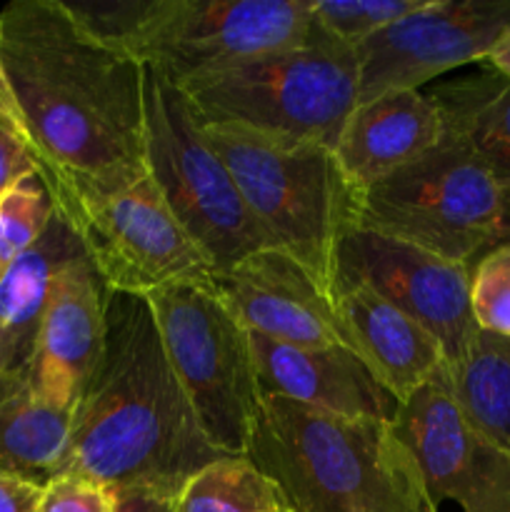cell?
I'll list each match as a JSON object with an SVG mask.
<instances>
[{"label":"cell","instance_id":"1","mask_svg":"<svg viewBox=\"0 0 510 512\" xmlns=\"http://www.w3.org/2000/svg\"><path fill=\"white\" fill-rule=\"evenodd\" d=\"M0 63L55 205L110 195L145 170V65L73 3L15 0Z\"/></svg>","mask_w":510,"mask_h":512},{"label":"cell","instance_id":"2","mask_svg":"<svg viewBox=\"0 0 510 512\" xmlns=\"http://www.w3.org/2000/svg\"><path fill=\"white\" fill-rule=\"evenodd\" d=\"M218 458L228 455L200 430L150 300L108 293L103 350L85 380L68 448L53 475H83L113 490L178 493Z\"/></svg>","mask_w":510,"mask_h":512},{"label":"cell","instance_id":"3","mask_svg":"<svg viewBox=\"0 0 510 512\" xmlns=\"http://www.w3.org/2000/svg\"><path fill=\"white\" fill-rule=\"evenodd\" d=\"M245 458L293 512H438L388 420L345 418L260 393Z\"/></svg>","mask_w":510,"mask_h":512},{"label":"cell","instance_id":"4","mask_svg":"<svg viewBox=\"0 0 510 512\" xmlns=\"http://www.w3.org/2000/svg\"><path fill=\"white\" fill-rule=\"evenodd\" d=\"M180 90L205 128L335 150L358 105V60L355 48L333 40L313 20L308 43L240 60Z\"/></svg>","mask_w":510,"mask_h":512},{"label":"cell","instance_id":"5","mask_svg":"<svg viewBox=\"0 0 510 512\" xmlns=\"http://www.w3.org/2000/svg\"><path fill=\"white\" fill-rule=\"evenodd\" d=\"M75 10L178 88L313 35L310 0H125Z\"/></svg>","mask_w":510,"mask_h":512},{"label":"cell","instance_id":"6","mask_svg":"<svg viewBox=\"0 0 510 512\" xmlns=\"http://www.w3.org/2000/svg\"><path fill=\"white\" fill-rule=\"evenodd\" d=\"M203 130L275 248L298 260L330 295L338 245L358 220V193L335 150L275 143L233 128Z\"/></svg>","mask_w":510,"mask_h":512},{"label":"cell","instance_id":"7","mask_svg":"<svg viewBox=\"0 0 510 512\" xmlns=\"http://www.w3.org/2000/svg\"><path fill=\"white\" fill-rule=\"evenodd\" d=\"M145 170L215 273L275 248L178 85L145 68Z\"/></svg>","mask_w":510,"mask_h":512},{"label":"cell","instance_id":"8","mask_svg":"<svg viewBox=\"0 0 510 512\" xmlns=\"http://www.w3.org/2000/svg\"><path fill=\"white\" fill-rule=\"evenodd\" d=\"M500 183L455 138L358 195L355 225L473 268L493 245Z\"/></svg>","mask_w":510,"mask_h":512},{"label":"cell","instance_id":"9","mask_svg":"<svg viewBox=\"0 0 510 512\" xmlns=\"http://www.w3.org/2000/svg\"><path fill=\"white\" fill-rule=\"evenodd\" d=\"M148 300L203 435L220 455L245 458L260 408L248 330L213 288L175 285Z\"/></svg>","mask_w":510,"mask_h":512},{"label":"cell","instance_id":"10","mask_svg":"<svg viewBox=\"0 0 510 512\" xmlns=\"http://www.w3.org/2000/svg\"><path fill=\"white\" fill-rule=\"evenodd\" d=\"M110 293L150 298L175 285L213 288L215 268L175 220L153 180L55 205Z\"/></svg>","mask_w":510,"mask_h":512},{"label":"cell","instance_id":"11","mask_svg":"<svg viewBox=\"0 0 510 512\" xmlns=\"http://www.w3.org/2000/svg\"><path fill=\"white\" fill-rule=\"evenodd\" d=\"M510 33V0H428L355 48L358 103L483 63Z\"/></svg>","mask_w":510,"mask_h":512},{"label":"cell","instance_id":"12","mask_svg":"<svg viewBox=\"0 0 510 512\" xmlns=\"http://www.w3.org/2000/svg\"><path fill=\"white\" fill-rule=\"evenodd\" d=\"M335 280L373 290L393 308L423 325L455 365L478 333L470 305V268L388 238L375 230L350 228L335 255Z\"/></svg>","mask_w":510,"mask_h":512},{"label":"cell","instance_id":"13","mask_svg":"<svg viewBox=\"0 0 510 512\" xmlns=\"http://www.w3.org/2000/svg\"><path fill=\"white\" fill-rule=\"evenodd\" d=\"M390 425L435 505L453 500L463 512H510V455L470 425L445 373L400 403Z\"/></svg>","mask_w":510,"mask_h":512},{"label":"cell","instance_id":"14","mask_svg":"<svg viewBox=\"0 0 510 512\" xmlns=\"http://www.w3.org/2000/svg\"><path fill=\"white\" fill-rule=\"evenodd\" d=\"M213 290L248 333L308 348L340 345L328 293L285 250H258L215 273Z\"/></svg>","mask_w":510,"mask_h":512},{"label":"cell","instance_id":"15","mask_svg":"<svg viewBox=\"0 0 510 512\" xmlns=\"http://www.w3.org/2000/svg\"><path fill=\"white\" fill-rule=\"evenodd\" d=\"M328 298L340 345L370 370L398 405L448 370L438 340L365 285L335 280Z\"/></svg>","mask_w":510,"mask_h":512},{"label":"cell","instance_id":"16","mask_svg":"<svg viewBox=\"0 0 510 512\" xmlns=\"http://www.w3.org/2000/svg\"><path fill=\"white\" fill-rule=\"evenodd\" d=\"M108 293L88 255L70 260L55 275L35 353L28 360L35 388L53 403L73 410L78 405L103 350Z\"/></svg>","mask_w":510,"mask_h":512},{"label":"cell","instance_id":"17","mask_svg":"<svg viewBox=\"0 0 510 512\" xmlns=\"http://www.w3.org/2000/svg\"><path fill=\"white\" fill-rule=\"evenodd\" d=\"M260 393L345 418L393 420L398 400L343 345L308 348L248 333Z\"/></svg>","mask_w":510,"mask_h":512},{"label":"cell","instance_id":"18","mask_svg":"<svg viewBox=\"0 0 510 512\" xmlns=\"http://www.w3.org/2000/svg\"><path fill=\"white\" fill-rule=\"evenodd\" d=\"M443 118L420 90H390L355 105L335 145L345 178L363 193L443 140Z\"/></svg>","mask_w":510,"mask_h":512},{"label":"cell","instance_id":"19","mask_svg":"<svg viewBox=\"0 0 510 512\" xmlns=\"http://www.w3.org/2000/svg\"><path fill=\"white\" fill-rule=\"evenodd\" d=\"M80 255L83 243L55 213L43 238L0 273V373L33 358L55 275Z\"/></svg>","mask_w":510,"mask_h":512},{"label":"cell","instance_id":"20","mask_svg":"<svg viewBox=\"0 0 510 512\" xmlns=\"http://www.w3.org/2000/svg\"><path fill=\"white\" fill-rule=\"evenodd\" d=\"M73 408L38 393L28 363L0 373V470L45 483L68 448Z\"/></svg>","mask_w":510,"mask_h":512},{"label":"cell","instance_id":"21","mask_svg":"<svg viewBox=\"0 0 510 512\" xmlns=\"http://www.w3.org/2000/svg\"><path fill=\"white\" fill-rule=\"evenodd\" d=\"M445 135L463 143L498 183H510V80L495 70L440 83L428 95Z\"/></svg>","mask_w":510,"mask_h":512},{"label":"cell","instance_id":"22","mask_svg":"<svg viewBox=\"0 0 510 512\" xmlns=\"http://www.w3.org/2000/svg\"><path fill=\"white\" fill-rule=\"evenodd\" d=\"M445 383L470 425L510 455V338L478 328Z\"/></svg>","mask_w":510,"mask_h":512},{"label":"cell","instance_id":"23","mask_svg":"<svg viewBox=\"0 0 510 512\" xmlns=\"http://www.w3.org/2000/svg\"><path fill=\"white\" fill-rule=\"evenodd\" d=\"M173 512H293L278 485L248 458H218L185 480Z\"/></svg>","mask_w":510,"mask_h":512},{"label":"cell","instance_id":"24","mask_svg":"<svg viewBox=\"0 0 510 512\" xmlns=\"http://www.w3.org/2000/svg\"><path fill=\"white\" fill-rule=\"evenodd\" d=\"M55 213V200L40 173L28 175L0 198V273L43 238Z\"/></svg>","mask_w":510,"mask_h":512},{"label":"cell","instance_id":"25","mask_svg":"<svg viewBox=\"0 0 510 512\" xmlns=\"http://www.w3.org/2000/svg\"><path fill=\"white\" fill-rule=\"evenodd\" d=\"M425 3L428 0H310V15L330 38L348 48H358Z\"/></svg>","mask_w":510,"mask_h":512},{"label":"cell","instance_id":"26","mask_svg":"<svg viewBox=\"0 0 510 512\" xmlns=\"http://www.w3.org/2000/svg\"><path fill=\"white\" fill-rule=\"evenodd\" d=\"M470 305L480 330L510 338V245L493 248L470 268Z\"/></svg>","mask_w":510,"mask_h":512},{"label":"cell","instance_id":"27","mask_svg":"<svg viewBox=\"0 0 510 512\" xmlns=\"http://www.w3.org/2000/svg\"><path fill=\"white\" fill-rule=\"evenodd\" d=\"M38 512H115V490L83 475H53L43 483Z\"/></svg>","mask_w":510,"mask_h":512},{"label":"cell","instance_id":"28","mask_svg":"<svg viewBox=\"0 0 510 512\" xmlns=\"http://www.w3.org/2000/svg\"><path fill=\"white\" fill-rule=\"evenodd\" d=\"M40 173L38 160L18 133L0 123V198L28 175Z\"/></svg>","mask_w":510,"mask_h":512},{"label":"cell","instance_id":"29","mask_svg":"<svg viewBox=\"0 0 510 512\" xmlns=\"http://www.w3.org/2000/svg\"><path fill=\"white\" fill-rule=\"evenodd\" d=\"M43 483L0 470V512H38Z\"/></svg>","mask_w":510,"mask_h":512},{"label":"cell","instance_id":"30","mask_svg":"<svg viewBox=\"0 0 510 512\" xmlns=\"http://www.w3.org/2000/svg\"><path fill=\"white\" fill-rule=\"evenodd\" d=\"M175 495L163 488L115 490V512H173Z\"/></svg>","mask_w":510,"mask_h":512},{"label":"cell","instance_id":"31","mask_svg":"<svg viewBox=\"0 0 510 512\" xmlns=\"http://www.w3.org/2000/svg\"><path fill=\"white\" fill-rule=\"evenodd\" d=\"M0 123L8 125L13 133H18L20 138L28 143V133H25V125H23V118H20L18 113V105H15L13 95H10V88H8V80H5V73H3V63H0ZM30 148V145H28Z\"/></svg>","mask_w":510,"mask_h":512},{"label":"cell","instance_id":"32","mask_svg":"<svg viewBox=\"0 0 510 512\" xmlns=\"http://www.w3.org/2000/svg\"><path fill=\"white\" fill-rule=\"evenodd\" d=\"M500 245H510V183H500V213L490 250L500 248Z\"/></svg>","mask_w":510,"mask_h":512},{"label":"cell","instance_id":"33","mask_svg":"<svg viewBox=\"0 0 510 512\" xmlns=\"http://www.w3.org/2000/svg\"><path fill=\"white\" fill-rule=\"evenodd\" d=\"M483 65L488 70H495V73H500L503 78L510 80V33L505 35L493 50H490V55L483 60Z\"/></svg>","mask_w":510,"mask_h":512}]
</instances>
